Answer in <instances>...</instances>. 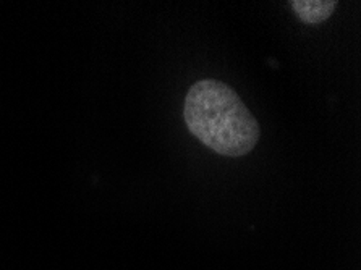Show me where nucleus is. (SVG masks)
Listing matches in <instances>:
<instances>
[{
  "label": "nucleus",
  "instance_id": "obj_1",
  "mask_svg": "<svg viewBox=\"0 0 361 270\" xmlns=\"http://www.w3.org/2000/svg\"><path fill=\"white\" fill-rule=\"evenodd\" d=\"M190 133L227 157H242L259 141V125L231 86L201 80L190 87L183 109Z\"/></svg>",
  "mask_w": 361,
  "mask_h": 270
},
{
  "label": "nucleus",
  "instance_id": "obj_2",
  "mask_svg": "<svg viewBox=\"0 0 361 270\" xmlns=\"http://www.w3.org/2000/svg\"><path fill=\"white\" fill-rule=\"evenodd\" d=\"M293 12L306 25H318L326 21L337 7L336 0H292Z\"/></svg>",
  "mask_w": 361,
  "mask_h": 270
}]
</instances>
